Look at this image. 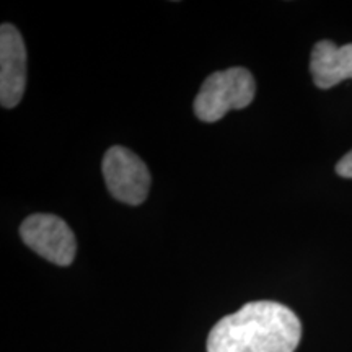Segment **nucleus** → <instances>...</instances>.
Instances as JSON below:
<instances>
[{"label": "nucleus", "mask_w": 352, "mask_h": 352, "mask_svg": "<svg viewBox=\"0 0 352 352\" xmlns=\"http://www.w3.org/2000/svg\"><path fill=\"white\" fill-rule=\"evenodd\" d=\"M302 338L297 315L283 303L250 302L210 329L208 352H294Z\"/></svg>", "instance_id": "obj_1"}, {"label": "nucleus", "mask_w": 352, "mask_h": 352, "mask_svg": "<svg viewBox=\"0 0 352 352\" xmlns=\"http://www.w3.org/2000/svg\"><path fill=\"white\" fill-rule=\"evenodd\" d=\"M256 83L248 69L232 67L214 72L202 83L195 100V113L202 122H217L232 109L252 104Z\"/></svg>", "instance_id": "obj_2"}, {"label": "nucleus", "mask_w": 352, "mask_h": 352, "mask_svg": "<svg viewBox=\"0 0 352 352\" xmlns=\"http://www.w3.org/2000/svg\"><path fill=\"white\" fill-rule=\"evenodd\" d=\"M104 182L108 191L118 201L129 206H140L147 199L151 189V173L142 158L129 148L114 145L104 153L103 164Z\"/></svg>", "instance_id": "obj_3"}, {"label": "nucleus", "mask_w": 352, "mask_h": 352, "mask_svg": "<svg viewBox=\"0 0 352 352\" xmlns=\"http://www.w3.org/2000/svg\"><path fill=\"white\" fill-rule=\"evenodd\" d=\"M20 236L34 253L57 266H69L76 259V235L57 215H30L20 226Z\"/></svg>", "instance_id": "obj_4"}, {"label": "nucleus", "mask_w": 352, "mask_h": 352, "mask_svg": "<svg viewBox=\"0 0 352 352\" xmlns=\"http://www.w3.org/2000/svg\"><path fill=\"white\" fill-rule=\"evenodd\" d=\"M26 88V47L23 36L15 26H0V103L15 108Z\"/></svg>", "instance_id": "obj_5"}, {"label": "nucleus", "mask_w": 352, "mask_h": 352, "mask_svg": "<svg viewBox=\"0 0 352 352\" xmlns=\"http://www.w3.org/2000/svg\"><path fill=\"white\" fill-rule=\"evenodd\" d=\"M310 72L315 85L321 90L352 78V44L336 46L328 39L316 43L311 51Z\"/></svg>", "instance_id": "obj_6"}, {"label": "nucleus", "mask_w": 352, "mask_h": 352, "mask_svg": "<svg viewBox=\"0 0 352 352\" xmlns=\"http://www.w3.org/2000/svg\"><path fill=\"white\" fill-rule=\"evenodd\" d=\"M336 173L342 178H352V151L347 152L344 157L338 162Z\"/></svg>", "instance_id": "obj_7"}]
</instances>
